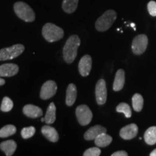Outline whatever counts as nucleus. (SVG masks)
<instances>
[{"mask_svg":"<svg viewBox=\"0 0 156 156\" xmlns=\"http://www.w3.org/2000/svg\"><path fill=\"white\" fill-rule=\"evenodd\" d=\"M80 45V39L77 35H73L67 39L63 48V57L67 63L70 64L75 61Z\"/></svg>","mask_w":156,"mask_h":156,"instance_id":"nucleus-1","label":"nucleus"},{"mask_svg":"<svg viewBox=\"0 0 156 156\" xmlns=\"http://www.w3.org/2000/svg\"><path fill=\"white\" fill-rule=\"evenodd\" d=\"M64 30L53 23H46L42 29V35L48 42L52 43L59 41L64 37Z\"/></svg>","mask_w":156,"mask_h":156,"instance_id":"nucleus-2","label":"nucleus"},{"mask_svg":"<svg viewBox=\"0 0 156 156\" xmlns=\"http://www.w3.org/2000/svg\"><path fill=\"white\" fill-rule=\"evenodd\" d=\"M116 12L113 9H108L95 22V28L100 32H104L108 30L116 20Z\"/></svg>","mask_w":156,"mask_h":156,"instance_id":"nucleus-3","label":"nucleus"},{"mask_svg":"<svg viewBox=\"0 0 156 156\" xmlns=\"http://www.w3.org/2000/svg\"><path fill=\"white\" fill-rule=\"evenodd\" d=\"M14 10L17 17L25 22H33L36 18V15L33 9L23 2H17L15 4Z\"/></svg>","mask_w":156,"mask_h":156,"instance_id":"nucleus-4","label":"nucleus"},{"mask_svg":"<svg viewBox=\"0 0 156 156\" xmlns=\"http://www.w3.org/2000/svg\"><path fill=\"white\" fill-rule=\"evenodd\" d=\"M25 46L22 44H15L10 47L0 50V61L13 59L17 57L24 51Z\"/></svg>","mask_w":156,"mask_h":156,"instance_id":"nucleus-5","label":"nucleus"},{"mask_svg":"<svg viewBox=\"0 0 156 156\" xmlns=\"http://www.w3.org/2000/svg\"><path fill=\"white\" fill-rule=\"evenodd\" d=\"M76 116L80 125L86 126L92 121L93 113L86 105H80L76 108Z\"/></svg>","mask_w":156,"mask_h":156,"instance_id":"nucleus-6","label":"nucleus"},{"mask_svg":"<svg viewBox=\"0 0 156 156\" xmlns=\"http://www.w3.org/2000/svg\"><path fill=\"white\" fill-rule=\"evenodd\" d=\"M147 44L148 38L145 35H138L132 41V51L136 55H140V54H143L147 48Z\"/></svg>","mask_w":156,"mask_h":156,"instance_id":"nucleus-7","label":"nucleus"},{"mask_svg":"<svg viewBox=\"0 0 156 156\" xmlns=\"http://www.w3.org/2000/svg\"><path fill=\"white\" fill-rule=\"evenodd\" d=\"M57 90V85L53 80H48L46 82L42 85L41 89L40 97L43 100H48L56 94Z\"/></svg>","mask_w":156,"mask_h":156,"instance_id":"nucleus-8","label":"nucleus"},{"mask_svg":"<svg viewBox=\"0 0 156 156\" xmlns=\"http://www.w3.org/2000/svg\"><path fill=\"white\" fill-rule=\"evenodd\" d=\"M95 97L98 105H103L107 99V88L106 81L101 79L98 81L95 86Z\"/></svg>","mask_w":156,"mask_h":156,"instance_id":"nucleus-9","label":"nucleus"},{"mask_svg":"<svg viewBox=\"0 0 156 156\" xmlns=\"http://www.w3.org/2000/svg\"><path fill=\"white\" fill-rule=\"evenodd\" d=\"M79 73L83 77H87L92 69V58L90 55H85L81 58L78 64Z\"/></svg>","mask_w":156,"mask_h":156,"instance_id":"nucleus-10","label":"nucleus"},{"mask_svg":"<svg viewBox=\"0 0 156 156\" xmlns=\"http://www.w3.org/2000/svg\"><path fill=\"white\" fill-rule=\"evenodd\" d=\"M138 126L135 124H128L121 129L119 135L122 139L129 140H132L137 135Z\"/></svg>","mask_w":156,"mask_h":156,"instance_id":"nucleus-11","label":"nucleus"},{"mask_svg":"<svg viewBox=\"0 0 156 156\" xmlns=\"http://www.w3.org/2000/svg\"><path fill=\"white\" fill-rule=\"evenodd\" d=\"M19 67L15 64H4L0 66V77H12L17 75Z\"/></svg>","mask_w":156,"mask_h":156,"instance_id":"nucleus-12","label":"nucleus"},{"mask_svg":"<svg viewBox=\"0 0 156 156\" xmlns=\"http://www.w3.org/2000/svg\"><path fill=\"white\" fill-rule=\"evenodd\" d=\"M23 112L25 116L31 119L38 118L43 115L42 109L32 104H28L23 107Z\"/></svg>","mask_w":156,"mask_h":156,"instance_id":"nucleus-13","label":"nucleus"},{"mask_svg":"<svg viewBox=\"0 0 156 156\" xmlns=\"http://www.w3.org/2000/svg\"><path fill=\"white\" fill-rule=\"evenodd\" d=\"M106 129L101 125H95L90 127L84 134V138L86 140H93L97 137L99 134L106 133Z\"/></svg>","mask_w":156,"mask_h":156,"instance_id":"nucleus-14","label":"nucleus"},{"mask_svg":"<svg viewBox=\"0 0 156 156\" xmlns=\"http://www.w3.org/2000/svg\"><path fill=\"white\" fill-rule=\"evenodd\" d=\"M77 87L75 84L71 83L68 85L67 89V95H66V104L68 106H73L77 99Z\"/></svg>","mask_w":156,"mask_h":156,"instance_id":"nucleus-15","label":"nucleus"},{"mask_svg":"<svg viewBox=\"0 0 156 156\" xmlns=\"http://www.w3.org/2000/svg\"><path fill=\"white\" fill-rule=\"evenodd\" d=\"M125 83V73L123 69H119L116 72L115 79L113 84V90L114 91H119L124 87Z\"/></svg>","mask_w":156,"mask_h":156,"instance_id":"nucleus-16","label":"nucleus"},{"mask_svg":"<svg viewBox=\"0 0 156 156\" xmlns=\"http://www.w3.org/2000/svg\"><path fill=\"white\" fill-rule=\"evenodd\" d=\"M41 132L46 139L50 142H56L58 140V134L54 127L51 126H44L41 129Z\"/></svg>","mask_w":156,"mask_h":156,"instance_id":"nucleus-17","label":"nucleus"},{"mask_svg":"<svg viewBox=\"0 0 156 156\" xmlns=\"http://www.w3.org/2000/svg\"><path fill=\"white\" fill-rule=\"evenodd\" d=\"M0 149L5 152L7 156L12 155L17 149V144L14 140H10L2 142L0 144Z\"/></svg>","mask_w":156,"mask_h":156,"instance_id":"nucleus-18","label":"nucleus"},{"mask_svg":"<svg viewBox=\"0 0 156 156\" xmlns=\"http://www.w3.org/2000/svg\"><path fill=\"white\" fill-rule=\"evenodd\" d=\"M95 144L98 147H106L112 143V137L106 133H102L99 134L94 140Z\"/></svg>","mask_w":156,"mask_h":156,"instance_id":"nucleus-19","label":"nucleus"},{"mask_svg":"<svg viewBox=\"0 0 156 156\" xmlns=\"http://www.w3.org/2000/svg\"><path fill=\"white\" fill-rule=\"evenodd\" d=\"M144 140L149 145L156 144V126H151L146 130L144 134Z\"/></svg>","mask_w":156,"mask_h":156,"instance_id":"nucleus-20","label":"nucleus"},{"mask_svg":"<svg viewBox=\"0 0 156 156\" xmlns=\"http://www.w3.org/2000/svg\"><path fill=\"white\" fill-rule=\"evenodd\" d=\"M79 0H63L62 2V9L68 14H71L77 9Z\"/></svg>","mask_w":156,"mask_h":156,"instance_id":"nucleus-21","label":"nucleus"},{"mask_svg":"<svg viewBox=\"0 0 156 156\" xmlns=\"http://www.w3.org/2000/svg\"><path fill=\"white\" fill-rule=\"evenodd\" d=\"M45 122L47 124H51L56 120V106L54 103H51L48 107L47 112L45 116Z\"/></svg>","mask_w":156,"mask_h":156,"instance_id":"nucleus-22","label":"nucleus"},{"mask_svg":"<svg viewBox=\"0 0 156 156\" xmlns=\"http://www.w3.org/2000/svg\"><path fill=\"white\" fill-rule=\"evenodd\" d=\"M132 107L134 110L136 112H141L142 108H143L144 100L143 98L139 93H136L132 97Z\"/></svg>","mask_w":156,"mask_h":156,"instance_id":"nucleus-23","label":"nucleus"},{"mask_svg":"<svg viewBox=\"0 0 156 156\" xmlns=\"http://www.w3.org/2000/svg\"><path fill=\"white\" fill-rule=\"evenodd\" d=\"M16 131L17 129L14 125H12V124L6 125L0 129V137L5 138L12 136L16 133Z\"/></svg>","mask_w":156,"mask_h":156,"instance_id":"nucleus-24","label":"nucleus"},{"mask_svg":"<svg viewBox=\"0 0 156 156\" xmlns=\"http://www.w3.org/2000/svg\"><path fill=\"white\" fill-rule=\"evenodd\" d=\"M116 112L123 113L126 118H130L132 116V110L130 106L126 103H121L116 107Z\"/></svg>","mask_w":156,"mask_h":156,"instance_id":"nucleus-25","label":"nucleus"},{"mask_svg":"<svg viewBox=\"0 0 156 156\" xmlns=\"http://www.w3.org/2000/svg\"><path fill=\"white\" fill-rule=\"evenodd\" d=\"M13 108V102L8 97H5L3 98L1 104V111L3 112H9Z\"/></svg>","mask_w":156,"mask_h":156,"instance_id":"nucleus-26","label":"nucleus"},{"mask_svg":"<svg viewBox=\"0 0 156 156\" xmlns=\"http://www.w3.org/2000/svg\"><path fill=\"white\" fill-rule=\"evenodd\" d=\"M35 133H36V129L32 126L25 127L21 130V136L23 139H28V138L32 137Z\"/></svg>","mask_w":156,"mask_h":156,"instance_id":"nucleus-27","label":"nucleus"},{"mask_svg":"<svg viewBox=\"0 0 156 156\" xmlns=\"http://www.w3.org/2000/svg\"><path fill=\"white\" fill-rule=\"evenodd\" d=\"M101 151L98 147H90L85 151L83 153L84 156H99L101 155Z\"/></svg>","mask_w":156,"mask_h":156,"instance_id":"nucleus-28","label":"nucleus"},{"mask_svg":"<svg viewBox=\"0 0 156 156\" xmlns=\"http://www.w3.org/2000/svg\"><path fill=\"white\" fill-rule=\"evenodd\" d=\"M147 10L148 12L151 16H156V2L151 1L147 4Z\"/></svg>","mask_w":156,"mask_h":156,"instance_id":"nucleus-29","label":"nucleus"},{"mask_svg":"<svg viewBox=\"0 0 156 156\" xmlns=\"http://www.w3.org/2000/svg\"><path fill=\"white\" fill-rule=\"evenodd\" d=\"M127 155H128V153L124 151H116L113 154H112V156H127Z\"/></svg>","mask_w":156,"mask_h":156,"instance_id":"nucleus-30","label":"nucleus"},{"mask_svg":"<svg viewBox=\"0 0 156 156\" xmlns=\"http://www.w3.org/2000/svg\"><path fill=\"white\" fill-rule=\"evenodd\" d=\"M5 83V80L2 78H0V86H2V85H4Z\"/></svg>","mask_w":156,"mask_h":156,"instance_id":"nucleus-31","label":"nucleus"},{"mask_svg":"<svg viewBox=\"0 0 156 156\" xmlns=\"http://www.w3.org/2000/svg\"><path fill=\"white\" fill-rule=\"evenodd\" d=\"M150 155H151V156H156V149L153 150V151L151 153V154H150Z\"/></svg>","mask_w":156,"mask_h":156,"instance_id":"nucleus-32","label":"nucleus"},{"mask_svg":"<svg viewBox=\"0 0 156 156\" xmlns=\"http://www.w3.org/2000/svg\"><path fill=\"white\" fill-rule=\"evenodd\" d=\"M134 26H135V24H134V23H131V27H132V28H135V27H134Z\"/></svg>","mask_w":156,"mask_h":156,"instance_id":"nucleus-33","label":"nucleus"}]
</instances>
